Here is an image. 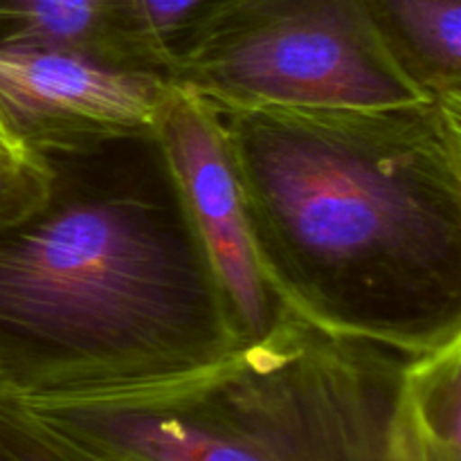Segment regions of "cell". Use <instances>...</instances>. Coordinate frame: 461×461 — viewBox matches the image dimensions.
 Wrapping results in <instances>:
<instances>
[{"instance_id": "obj_11", "label": "cell", "mask_w": 461, "mask_h": 461, "mask_svg": "<svg viewBox=\"0 0 461 461\" xmlns=\"http://www.w3.org/2000/svg\"><path fill=\"white\" fill-rule=\"evenodd\" d=\"M48 189V171L0 120V223L21 219L39 205Z\"/></svg>"}, {"instance_id": "obj_8", "label": "cell", "mask_w": 461, "mask_h": 461, "mask_svg": "<svg viewBox=\"0 0 461 461\" xmlns=\"http://www.w3.org/2000/svg\"><path fill=\"white\" fill-rule=\"evenodd\" d=\"M376 32L428 99L461 102V0H365Z\"/></svg>"}, {"instance_id": "obj_1", "label": "cell", "mask_w": 461, "mask_h": 461, "mask_svg": "<svg viewBox=\"0 0 461 461\" xmlns=\"http://www.w3.org/2000/svg\"><path fill=\"white\" fill-rule=\"evenodd\" d=\"M277 300L421 356L461 338V102L219 111Z\"/></svg>"}, {"instance_id": "obj_12", "label": "cell", "mask_w": 461, "mask_h": 461, "mask_svg": "<svg viewBox=\"0 0 461 461\" xmlns=\"http://www.w3.org/2000/svg\"><path fill=\"white\" fill-rule=\"evenodd\" d=\"M95 450H97V448H95ZM99 453H102V450H99ZM104 455H106V457H108V459H111V461H129V459H122V457H115V455H108V453H104Z\"/></svg>"}, {"instance_id": "obj_4", "label": "cell", "mask_w": 461, "mask_h": 461, "mask_svg": "<svg viewBox=\"0 0 461 461\" xmlns=\"http://www.w3.org/2000/svg\"><path fill=\"white\" fill-rule=\"evenodd\" d=\"M171 81L232 108H381L428 99L365 0H248L171 63Z\"/></svg>"}, {"instance_id": "obj_2", "label": "cell", "mask_w": 461, "mask_h": 461, "mask_svg": "<svg viewBox=\"0 0 461 461\" xmlns=\"http://www.w3.org/2000/svg\"><path fill=\"white\" fill-rule=\"evenodd\" d=\"M34 153L45 196L0 223V394L158 381L243 345L156 131Z\"/></svg>"}, {"instance_id": "obj_9", "label": "cell", "mask_w": 461, "mask_h": 461, "mask_svg": "<svg viewBox=\"0 0 461 461\" xmlns=\"http://www.w3.org/2000/svg\"><path fill=\"white\" fill-rule=\"evenodd\" d=\"M0 461H111L104 453L63 435L18 399L0 394Z\"/></svg>"}, {"instance_id": "obj_3", "label": "cell", "mask_w": 461, "mask_h": 461, "mask_svg": "<svg viewBox=\"0 0 461 461\" xmlns=\"http://www.w3.org/2000/svg\"><path fill=\"white\" fill-rule=\"evenodd\" d=\"M410 360L284 309L266 336L198 369L21 403L129 461H428Z\"/></svg>"}, {"instance_id": "obj_6", "label": "cell", "mask_w": 461, "mask_h": 461, "mask_svg": "<svg viewBox=\"0 0 461 461\" xmlns=\"http://www.w3.org/2000/svg\"><path fill=\"white\" fill-rule=\"evenodd\" d=\"M174 81L50 50H0V120L30 151L144 135Z\"/></svg>"}, {"instance_id": "obj_10", "label": "cell", "mask_w": 461, "mask_h": 461, "mask_svg": "<svg viewBox=\"0 0 461 461\" xmlns=\"http://www.w3.org/2000/svg\"><path fill=\"white\" fill-rule=\"evenodd\" d=\"M243 3L248 0H142L149 27L169 63V72L171 63L212 21Z\"/></svg>"}, {"instance_id": "obj_7", "label": "cell", "mask_w": 461, "mask_h": 461, "mask_svg": "<svg viewBox=\"0 0 461 461\" xmlns=\"http://www.w3.org/2000/svg\"><path fill=\"white\" fill-rule=\"evenodd\" d=\"M0 50L77 54L171 79L142 0H0Z\"/></svg>"}, {"instance_id": "obj_5", "label": "cell", "mask_w": 461, "mask_h": 461, "mask_svg": "<svg viewBox=\"0 0 461 461\" xmlns=\"http://www.w3.org/2000/svg\"><path fill=\"white\" fill-rule=\"evenodd\" d=\"M156 138L239 338L250 342L266 336L286 306L266 282L257 259L219 111L189 88L171 84L158 113Z\"/></svg>"}]
</instances>
